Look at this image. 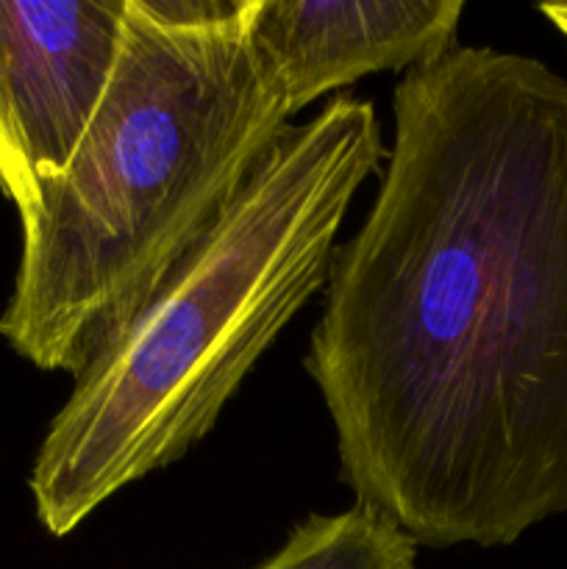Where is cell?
<instances>
[{
    "label": "cell",
    "instance_id": "cell-1",
    "mask_svg": "<svg viewBox=\"0 0 567 569\" xmlns=\"http://www.w3.org/2000/svg\"><path fill=\"white\" fill-rule=\"evenodd\" d=\"M392 114L304 367L356 503L417 548H504L567 515V78L467 44Z\"/></svg>",
    "mask_w": 567,
    "mask_h": 569
},
{
    "label": "cell",
    "instance_id": "cell-2",
    "mask_svg": "<svg viewBox=\"0 0 567 569\" xmlns=\"http://www.w3.org/2000/svg\"><path fill=\"white\" fill-rule=\"evenodd\" d=\"M253 0H128L120 56L70 164L20 211L0 337L76 378L226 214L289 126Z\"/></svg>",
    "mask_w": 567,
    "mask_h": 569
},
{
    "label": "cell",
    "instance_id": "cell-3",
    "mask_svg": "<svg viewBox=\"0 0 567 569\" xmlns=\"http://www.w3.org/2000/svg\"><path fill=\"white\" fill-rule=\"evenodd\" d=\"M384 159L376 106L354 94L284 128L215 228L76 376L28 478L50 537L209 437L261 356L326 289L339 228Z\"/></svg>",
    "mask_w": 567,
    "mask_h": 569
},
{
    "label": "cell",
    "instance_id": "cell-4",
    "mask_svg": "<svg viewBox=\"0 0 567 569\" xmlns=\"http://www.w3.org/2000/svg\"><path fill=\"white\" fill-rule=\"evenodd\" d=\"M128 0H0V189L17 211L81 144L120 56Z\"/></svg>",
    "mask_w": 567,
    "mask_h": 569
},
{
    "label": "cell",
    "instance_id": "cell-5",
    "mask_svg": "<svg viewBox=\"0 0 567 569\" xmlns=\"http://www.w3.org/2000/svg\"><path fill=\"white\" fill-rule=\"evenodd\" d=\"M461 14L465 0H253L250 28L276 61L295 114L372 72L442 59Z\"/></svg>",
    "mask_w": 567,
    "mask_h": 569
},
{
    "label": "cell",
    "instance_id": "cell-6",
    "mask_svg": "<svg viewBox=\"0 0 567 569\" xmlns=\"http://www.w3.org/2000/svg\"><path fill=\"white\" fill-rule=\"evenodd\" d=\"M253 569H417V542L381 511L354 503L306 517Z\"/></svg>",
    "mask_w": 567,
    "mask_h": 569
},
{
    "label": "cell",
    "instance_id": "cell-7",
    "mask_svg": "<svg viewBox=\"0 0 567 569\" xmlns=\"http://www.w3.org/2000/svg\"><path fill=\"white\" fill-rule=\"evenodd\" d=\"M539 11L548 17L550 26L559 28V31L567 37V3H545V6H539Z\"/></svg>",
    "mask_w": 567,
    "mask_h": 569
}]
</instances>
